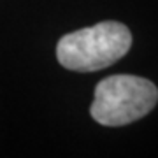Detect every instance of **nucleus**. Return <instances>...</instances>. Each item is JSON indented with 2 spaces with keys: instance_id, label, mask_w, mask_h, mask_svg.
<instances>
[{
  "instance_id": "f257e3e1",
  "label": "nucleus",
  "mask_w": 158,
  "mask_h": 158,
  "mask_svg": "<svg viewBox=\"0 0 158 158\" xmlns=\"http://www.w3.org/2000/svg\"><path fill=\"white\" fill-rule=\"evenodd\" d=\"M132 34L119 21H100L65 34L56 44L60 65L76 72H95L111 67L128 53Z\"/></svg>"
},
{
  "instance_id": "f03ea898",
  "label": "nucleus",
  "mask_w": 158,
  "mask_h": 158,
  "mask_svg": "<svg viewBox=\"0 0 158 158\" xmlns=\"http://www.w3.org/2000/svg\"><path fill=\"white\" fill-rule=\"evenodd\" d=\"M158 102V88L146 77L114 74L98 81L90 114L98 125L125 127L151 113Z\"/></svg>"
}]
</instances>
